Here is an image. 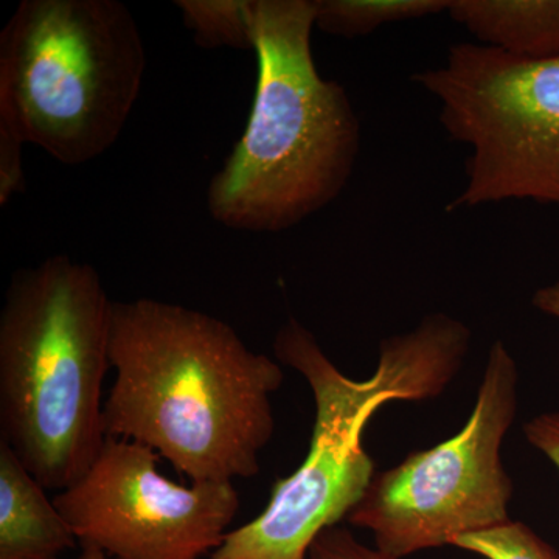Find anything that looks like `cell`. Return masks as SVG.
Listing matches in <instances>:
<instances>
[{
  "mask_svg": "<svg viewBox=\"0 0 559 559\" xmlns=\"http://www.w3.org/2000/svg\"><path fill=\"white\" fill-rule=\"evenodd\" d=\"M524 436L559 471V412L536 415L524 425Z\"/></svg>",
  "mask_w": 559,
  "mask_h": 559,
  "instance_id": "obj_16",
  "label": "cell"
},
{
  "mask_svg": "<svg viewBox=\"0 0 559 559\" xmlns=\"http://www.w3.org/2000/svg\"><path fill=\"white\" fill-rule=\"evenodd\" d=\"M518 409L520 370L498 341L489 348L465 426L437 447L412 452L400 465L374 474L348 524L369 530L381 554L403 559L511 521L514 485L502 447Z\"/></svg>",
  "mask_w": 559,
  "mask_h": 559,
  "instance_id": "obj_6",
  "label": "cell"
},
{
  "mask_svg": "<svg viewBox=\"0 0 559 559\" xmlns=\"http://www.w3.org/2000/svg\"><path fill=\"white\" fill-rule=\"evenodd\" d=\"M47 489L0 441V559H58L79 539Z\"/></svg>",
  "mask_w": 559,
  "mask_h": 559,
  "instance_id": "obj_9",
  "label": "cell"
},
{
  "mask_svg": "<svg viewBox=\"0 0 559 559\" xmlns=\"http://www.w3.org/2000/svg\"><path fill=\"white\" fill-rule=\"evenodd\" d=\"M255 97L230 156L207 189L221 226L278 234L325 209L347 187L360 148L345 87L319 75L314 0H252Z\"/></svg>",
  "mask_w": 559,
  "mask_h": 559,
  "instance_id": "obj_3",
  "label": "cell"
},
{
  "mask_svg": "<svg viewBox=\"0 0 559 559\" xmlns=\"http://www.w3.org/2000/svg\"><path fill=\"white\" fill-rule=\"evenodd\" d=\"M451 0H314L316 27L341 38L370 35L393 22L443 13Z\"/></svg>",
  "mask_w": 559,
  "mask_h": 559,
  "instance_id": "obj_11",
  "label": "cell"
},
{
  "mask_svg": "<svg viewBox=\"0 0 559 559\" xmlns=\"http://www.w3.org/2000/svg\"><path fill=\"white\" fill-rule=\"evenodd\" d=\"M412 81L439 100L448 135L471 148L465 189L448 212L510 200L559 205V55L527 60L460 43Z\"/></svg>",
  "mask_w": 559,
  "mask_h": 559,
  "instance_id": "obj_7",
  "label": "cell"
},
{
  "mask_svg": "<svg viewBox=\"0 0 559 559\" xmlns=\"http://www.w3.org/2000/svg\"><path fill=\"white\" fill-rule=\"evenodd\" d=\"M110 364L106 437L151 448L191 481L260 473L285 371L229 323L170 301H114Z\"/></svg>",
  "mask_w": 559,
  "mask_h": 559,
  "instance_id": "obj_1",
  "label": "cell"
},
{
  "mask_svg": "<svg viewBox=\"0 0 559 559\" xmlns=\"http://www.w3.org/2000/svg\"><path fill=\"white\" fill-rule=\"evenodd\" d=\"M532 301L536 310L559 320V280L554 285L536 290Z\"/></svg>",
  "mask_w": 559,
  "mask_h": 559,
  "instance_id": "obj_17",
  "label": "cell"
},
{
  "mask_svg": "<svg viewBox=\"0 0 559 559\" xmlns=\"http://www.w3.org/2000/svg\"><path fill=\"white\" fill-rule=\"evenodd\" d=\"M308 559H392L374 547L360 543L348 528L329 527L312 540Z\"/></svg>",
  "mask_w": 559,
  "mask_h": 559,
  "instance_id": "obj_14",
  "label": "cell"
},
{
  "mask_svg": "<svg viewBox=\"0 0 559 559\" xmlns=\"http://www.w3.org/2000/svg\"><path fill=\"white\" fill-rule=\"evenodd\" d=\"M448 14L481 46L527 60L559 55V0H451Z\"/></svg>",
  "mask_w": 559,
  "mask_h": 559,
  "instance_id": "obj_10",
  "label": "cell"
},
{
  "mask_svg": "<svg viewBox=\"0 0 559 559\" xmlns=\"http://www.w3.org/2000/svg\"><path fill=\"white\" fill-rule=\"evenodd\" d=\"M81 547V554L79 559H112L109 558L108 555L105 554V551L97 549V547L94 546H80Z\"/></svg>",
  "mask_w": 559,
  "mask_h": 559,
  "instance_id": "obj_18",
  "label": "cell"
},
{
  "mask_svg": "<svg viewBox=\"0 0 559 559\" xmlns=\"http://www.w3.org/2000/svg\"><path fill=\"white\" fill-rule=\"evenodd\" d=\"M159 454L106 437L100 454L53 502L80 546L112 559H209L240 510L231 481L176 484L160 473Z\"/></svg>",
  "mask_w": 559,
  "mask_h": 559,
  "instance_id": "obj_8",
  "label": "cell"
},
{
  "mask_svg": "<svg viewBox=\"0 0 559 559\" xmlns=\"http://www.w3.org/2000/svg\"><path fill=\"white\" fill-rule=\"evenodd\" d=\"M471 337L462 320L426 316L414 330L382 341L377 370L358 381L334 366L299 320L280 326L275 359L299 371L314 399L310 450L299 468L275 481L266 509L230 530L209 559H307L312 540L347 520L377 474L362 444L373 415L390 401L440 396L462 370Z\"/></svg>",
  "mask_w": 559,
  "mask_h": 559,
  "instance_id": "obj_2",
  "label": "cell"
},
{
  "mask_svg": "<svg viewBox=\"0 0 559 559\" xmlns=\"http://www.w3.org/2000/svg\"><path fill=\"white\" fill-rule=\"evenodd\" d=\"M24 143L5 128L0 127V205H7L13 197L24 193L25 175L22 164Z\"/></svg>",
  "mask_w": 559,
  "mask_h": 559,
  "instance_id": "obj_15",
  "label": "cell"
},
{
  "mask_svg": "<svg viewBox=\"0 0 559 559\" xmlns=\"http://www.w3.org/2000/svg\"><path fill=\"white\" fill-rule=\"evenodd\" d=\"M452 547L484 559H559V554L524 522L506 524L460 536Z\"/></svg>",
  "mask_w": 559,
  "mask_h": 559,
  "instance_id": "obj_13",
  "label": "cell"
},
{
  "mask_svg": "<svg viewBox=\"0 0 559 559\" xmlns=\"http://www.w3.org/2000/svg\"><path fill=\"white\" fill-rule=\"evenodd\" d=\"M114 301L91 264L14 272L0 311V441L46 489L72 487L106 441Z\"/></svg>",
  "mask_w": 559,
  "mask_h": 559,
  "instance_id": "obj_4",
  "label": "cell"
},
{
  "mask_svg": "<svg viewBox=\"0 0 559 559\" xmlns=\"http://www.w3.org/2000/svg\"><path fill=\"white\" fill-rule=\"evenodd\" d=\"M145 70L120 0H22L0 33V127L61 164H86L120 138Z\"/></svg>",
  "mask_w": 559,
  "mask_h": 559,
  "instance_id": "obj_5",
  "label": "cell"
},
{
  "mask_svg": "<svg viewBox=\"0 0 559 559\" xmlns=\"http://www.w3.org/2000/svg\"><path fill=\"white\" fill-rule=\"evenodd\" d=\"M175 5L202 49L253 50L252 0H178Z\"/></svg>",
  "mask_w": 559,
  "mask_h": 559,
  "instance_id": "obj_12",
  "label": "cell"
}]
</instances>
